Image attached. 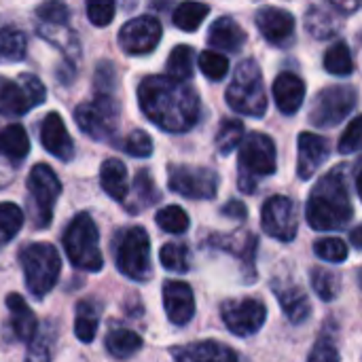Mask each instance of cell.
Wrapping results in <instances>:
<instances>
[{
    "mask_svg": "<svg viewBox=\"0 0 362 362\" xmlns=\"http://www.w3.org/2000/svg\"><path fill=\"white\" fill-rule=\"evenodd\" d=\"M19 263L25 276V286L32 293V297L42 299L53 291L62 272V261L51 244L47 242L28 244L19 252Z\"/></svg>",
    "mask_w": 362,
    "mask_h": 362,
    "instance_id": "cell-5",
    "label": "cell"
},
{
    "mask_svg": "<svg viewBox=\"0 0 362 362\" xmlns=\"http://www.w3.org/2000/svg\"><path fill=\"white\" fill-rule=\"evenodd\" d=\"M157 225L172 235H180L189 229V216L180 206H165L157 212Z\"/></svg>",
    "mask_w": 362,
    "mask_h": 362,
    "instance_id": "cell-39",
    "label": "cell"
},
{
    "mask_svg": "<svg viewBox=\"0 0 362 362\" xmlns=\"http://www.w3.org/2000/svg\"><path fill=\"white\" fill-rule=\"evenodd\" d=\"M159 259H161V265L170 272H176V274H187L189 272V250L185 244H165L159 252Z\"/></svg>",
    "mask_w": 362,
    "mask_h": 362,
    "instance_id": "cell-40",
    "label": "cell"
},
{
    "mask_svg": "<svg viewBox=\"0 0 362 362\" xmlns=\"http://www.w3.org/2000/svg\"><path fill=\"white\" fill-rule=\"evenodd\" d=\"M308 362H339V352H337V348H335L333 341L320 339V341L314 346V350L310 352Z\"/></svg>",
    "mask_w": 362,
    "mask_h": 362,
    "instance_id": "cell-47",
    "label": "cell"
},
{
    "mask_svg": "<svg viewBox=\"0 0 362 362\" xmlns=\"http://www.w3.org/2000/svg\"><path fill=\"white\" fill-rule=\"evenodd\" d=\"M333 11H339V13H354L361 4L358 2H339V0H331V4H329Z\"/></svg>",
    "mask_w": 362,
    "mask_h": 362,
    "instance_id": "cell-50",
    "label": "cell"
},
{
    "mask_svg": "<svg viewBox=\"0 0 362 362\" xmlns=\"http://www.w3.org/2000/svg\"><path fill=\"white\" fill-rule=\"evenodd\" d=\"M331 155V144L327 138L310 132L299 134V161H297V172L301 180H310L320 165L329 159Z\"/></svg>",
    "mask_w": 362,
    "mask_h": 362,
    "instance_id": "cell-19",
    "label": "cell"
},
{
    "mask_svg": "<svg viewBox=\"0 0 362 362\" xmlns=\"http://www.w3.org/2000/svg\"><path fill=\"white\" fill-rule=\"evenodd\" d=\"M36 17L45 28H66L70 11L62 2H45L36 8Z\"/></svg>",
    "mask_w": 362,
    "mask_h": 362,
    "instance_id": "cell-42",
    "label": "cell"
},
{
    "mask_svg": "<svg viewBox=\"0 0 362 362\" xmlns=\"http://www.w3.org/2000/svg\"><path fill=\"white\" fill-rule=\"evenodd\" d=\"M121 117V104L115 95L95 93L91 102L78 104L74 110L76 125L93 140H106L115 134Z\"/></svg>",
    "mask_w": 362,
    "mask_h": 362,
    "instance_id": "cell-8",
    "label": "cell"
},
{
    "mask_svg": "<svg viewBox=\"0 0 362 362\" xmlns=\"http://www.w3.org/2000/svg\"><path fill=\"white\" fill-rule=\"evenodd\" d=\"M30 153V140L19 123L0 129V155L11 161H21Z\"/></svg>",
    "mask_w": 362,
    "mask_h": 362,
    "instance_id": "cell-30",
    "label": "cell"
},
{
    "mask_svg": "<svg viewBox=\"0 0 362 362\" xmlns=\"http://www.w3.org/2000/svg\"><path fill=\"white\" fill-rule=\"evenodd\" d=\"M64 248L70 263L85 272H100L104 267L100 250V233L87 212L76 214L64 231Z\"/></svg>",
    "mask_w": 362,
    "mask_h": 362,
    "instance_id": "cell-6",
    "label": "cell"
},
{
    "mask_svg": "<svg viewBox=\"0 0 362 362\" xmlns=\"http://www.w3.org/2000/svg\"><path fill=\"white\" fill-rule=\"evenodd\" d=\"M163 308L172 325L187 327L195 316V297L193 288L187 282L168 280L163 284Z\"/></svg>",
    "mask_w": 362,
    "mask_h": 362,
    "instance_id": "cell-16",
    "label": "cell"
},
{
    "mask_svg": "<svg viewBox=\"0 0 362 362\" xmlns=\"http://www.w3.org/2000/svg\"><path fill=\"white\" fill-rule=\"evenodd\" d=\"M174 362H238V354L218 341H197L172 348Z\"/></svg>",
    "mask_w": 362,
    "mask_h": 362,
    "instance_id": "cell-21",
    "label": "cell"
},
{
    "mask_svg": "<svg viewBox=\"0 0 362 362\" xmlns=\"http://www.w3.org/2000/svg\"><path fill=\"white\" fill-rule=\"evenodd\" d=\"M310 280H312V288L322 301H333L341 293V278L337 272H331L325 267H312Z\"/></svg>",
    "mask_w": 362,
    "mask_h": 362,
    "instance_id": "cell-34",
    "label": "cell"
},
{
    "mask_svg": "<svg viewBox=\"0 0 362 362\" xmlns=\"http://www.w3.org/2000/svg\"><path fill=\"white\" fill-rule=\"evenodd\" d=\"M361 140H362V117H354L344 136L339 138V153L341 155H354L361 151Z\"/></svg>",
    "mask_w": 362,
    "mask_h": 362,
    "instance_id": "cell-44",
    "label": "cell"
},
{
    "mask_svg": "<svg viewBox=\"0 0 362 362\" xmlns=\"http://www.w3.org/2000/svg\"><path fill=\"white\" fill-rule=\"evenodd\" d=\"M6 308L11 312V325H13V333L19 341H34L36 331H38V320L34 316V312L28 308V303L23 301L21 295L11 293L6 297Z\"/></svg>",
    "mask_w": 362,
    "mask_h": 362,
    "instance_id": "cell-25",
    "label": "cell"
},
{
    "mask_svg": "<svg viewBox=\"0 0 362 362\" xmlns=\"http://www.w3.org/2000/svg\"><path fill=\"white\" fill-rule=\"evenodd\" d=\"M227 104L231 110L246 117H263L267 112V93L263 85V72L255 59H244L233 72L227 87Z\"/></svg>",
    "mask_w": 362,
    "mask_h": 362,
    "instance_id": "cell-4",
    "label": "cell"
},
{
    "mask_svg": "<svg viewBox=\"0 0 362 362\" xmlns=\"http://www.w3.org/2000/svg\"><path fill=\"white\" fill-rule=\"evenodd\" d=\"M246 42V34L240 28V23L231 17H218L210 30H208V45L221 51H229V53H238L240 47Z\"/></svg>",
    "mask_w": 362,
    "mask_h": 362,
    "instance_id": "cell-24",
    "label": "cell"
},
{
    "mask_svg": "<svg viewBox=\"0 0 362 362\" xmlns=\"http://www.w3.org/2000/svg\"><path fill=\"white\" fill-rule=\"evenodd\" d=\"M117 267L134 282H148L153 278L151 265V240L142 227H129L119 233L115 248Z\"/></svg>",
    "mask_w": 362,
    "mask_h": 362,
    "instance_id": "cell-7",
    "label": "cell"
},
{
    "mask_svg": "<svg viewBox=\"0 0 362 362\" xmlns=\"http://www.w3.org/2000/svg\"><path fill=\"white\" fill-rule=\"evenodd\" d=\"M197 62H199V70L210 81H223L229 72V59L216 51H202Z\"/></svg>",
    "mask_w": 362,
    "mask_h": 362,
    "instance_id": "cell-41",
    "label": "cell"
},
{
    "mask_svg": "<svg viewBox=\"0 0 362 362\" xmlns=\"http://www.w3.org/2000/svg\"><path fill=\"white\" fill-rule=\"evenodd\" d=\"M352 244H354L356 248H361V227H356V229L352 231Z\"/></svg>",
    "mask_w": 362,
    "mask_h": 362,
    "instance_id": "cell-51",
    "label": "cell"
},
{
    "mask_svg": "<svg viewBox=\"0 0 362 362\" xmlns=\"http://www.w3.org/2000/svg\"><path fill=\"white\" fill-rule=\"evenodd\" d=\"M47 89L34 74H19L17 78L0 76V115L19 117L42 104Z\"/></svg>",
    "mask_w": 362,
    "mask_h": 362,
    "instance_id": "cell-9",
    "label": "cell"
},
{
    "mask_svg": "<svg viewBox=\"0 0 362 362\" xmlns=\"http://www.w3.org/2000/svg\"><path fill=\"white\" fill-rule=\"evenodd\" d=\"M25 57V36L13 25L0 28V64L19 62Z\"/></svg>",
    "mask_w": 362,
    "mask_h": 362,
    "instance_id": "cell-32",
    "label": "cell"
},
{
    "mask_svg": "<svg viewBox=\"0 0 362 362\" xmlns=\"http://www.w3.org/2000/svg\"><path fill=\"white\" fill-rule=\"evenodd\" d=\"M28 189L32 197V210L36 227H49L53 218V206L55 199L62 193V182L55 176V172L47 163H38L30 170L28 176Z\"/></svg>",
    "mask_w": 362,
    "mask_h": 362,
    "instance_id": "cell-11",
    "label": "cell"
},
{
    "mask_svg": "<svg viewBox=\"0 0 362 362\" xmlns=\"http://www.w3.org/2000/svg\"><path fill=\"white\" fill-rule=\"evenodd\" d=\"M274 98L284 115H295L305 100V83L293 72H282L274 81Z\"/></svg>",
    "mask_w": 362,
    "mask_h": 362,
    "instance_id": "cell-23",
    "label": "cell"
},
{
    "mask_svg": "<svg viewBox=\"0 0 362 362\" xmlns=\"http://www.w3.org/2000/svg\"><path fill=\"white\" fill-rule=\"evenodd\" d=\"M208 11H210V6L204 4V2H182V4L176 6L172 21H174L176 28H180L185 32H193V30H197L202 25Z\"/></svg>",
    "mask_w": 362,
    "mask_h": 362,
    "instance_id": "cell-35",
    "label": "cell"
},
{
    "mask_svg": "<svg viewBox=\"0 0 362 362\" xmlns=\"http://www.w3.org/2000/svg\"><path fill=\"white\" fill-rule=\"evenodd\" d=\"M221 214H225V216H229V218H235V221H244L246 214H248V210H246V206H244L242 202L231 199L227 206L221 208Z\"/></svg>",
    "mask_w": 362,
    "mask_h": 362,
    "instance_id": "cell-49",
    "label": "cell"
},
{
    "mask_svg": "<svg viewBox=\"0 0 362 362\" xmlns=\"http://www.w3.org/2000/svg\"><path fill=\"white\" fill-rule=\"evenodd\" d=\"M100 185L104 189V193L108 197H112L115 202H123L127 199L129 187H127V168L121 159H106L100 168Z\"/></svg>",
    "mask_w": 362,
    "mask_h": 362,
    "instance_id": "cell-26",
    "label": "cell"
},
{
    "mask_svg": "<svg viewBox=\"0 0 362 362\" xmlns=\"http://www.w3.org/2000/svg\"><path fill=\"white\" fill-rule=\"evenodd\" d=\"M257 28L261 30V34L265 36L267 42L284 47L295 36V17L286 8L263 6L257 13Z\"/></svg>",
    "mask_w": 362,
    "mask_h": 362,
    "instance_id": "cell-17",
    "label": "cell"
},
{
    "mask_svg": "<svg viewBox=\"0 0 362 362\" xmlns=\"http://www.w3.org/2000/svg\"><path fill=\"white\" fill-rule=\"evenodd\" d=\"M142 348V337L129 329H115L106 335V350L115 358H129Z\"/></svg>",
    "mask_w": 362,
    "mask_h": 362,
    "instance_id": "cell-31",
    "label": "cell"
},
{
    "mask_svg": "<svg viewBox=\"0 0 362 362\" xmlns=\"http://www.w3.org/2000/svg\"><path fill=\"white\" fill-rule=\"evenodd\" d=\"M221 318L233 335L250 337L263 329L267 318V308L263 305V301L252 297L229 299L221 305Z\"/></svg>",
    "mask_w": 362,
    "mask_h": 362,
    "instance_id": "cell-13",
    "label": "cell"
},
{
    "mask_svg": "<svg viewBox=\"0 0 362 362\" xmlns=\"http://www.w3.org/2000/svg\"><path fill=\"white\" fill-rule=\"evenodd\" d=\"M40 142L59 161H70L74 157V142L66 129L64 119L57 112H49L40 123Z\"/></svg>",
    "mask_w": 362,
    "mask_h": 362,
    "instance_id": "cell-20",
    "label": "cell"
},
{
    "mask_svg": "<svg viewBox=\"0 0 362 362\" xmlns=\"http://www.w3.org/2000/svg\"><path fill=\"white\" fill-rule=\"evenodd\" d=\"M261 225L263 231L280 242H293L299 229L297 221V206L291 197L274 195L265 202L261 210Z\"/></svg>",
    "mask_w": 362,
    "mask_h": 362,
    "instance_id": "cell-14",
    "label": "cell"
},
{
    "mask_svg": "<svg viewBox=\"0 0 362 362\" xmlns=\"http://www.w3.org/2000/svg\"><path fill=\"white\" fill-rule=\"evenodd\" d=\"M358 102V93L350 85H333L322 89L310 110V121L316 127H335L339 125L354 108Z\"/></svg>",
    "mask_w": 362,
    "mask_h": 362,
    "instance_id": "cell-10",
    "label": "cell"
},
{
    "mask_svg": "<svg viewBox=\"0 0 362 362\" xmlns=\"http://www.w3.org/2000/svg\"><path fill=\"white\" fill-rule=\"evenodd\" d=\"M325 70L335 76H348L354 72V59L344 40H337L335 45L329 47L325 55Z\"/></svg>",
    "mask_w": 362,
    "mask_h": 362,
    "instance_id": "cell-36",
    "label": "cell"
},
{
    "mask_svg": "<svg viewBox=\"0 0 362 362\" xmlns=\"http://www.w3.org/2000/svg\"><path fill=\"white\" fill-rule=\"evenodd\" d=\"M208 246L233 255L235 259L242 261L246 272H255V257H257L259 242L252 231L240 229V231H231V233H212L208 238Z\"/></svg>",
    "mask_w": 362,
    "mask_h": 362,
    "instance_id": "cell-18",
    "label": "cell"
},
{
    "mask_svg": "<svg viewBox=\"0 0 362 362\" xmlns=\"http://www.w3.org/2000/svg\"><path fill=\"white\" fill-rule=\"evenodd\" d=\"M193 49L189 45H178L172 49L170 57H168V64H165V70H168V76L178 81V83H185L193 76Z\"/></svg>",
    "mask_w": 362,
    "mask_h": 362,
    "instance_id": "cell-33",
    "label": "cell"
},
{
    "mask_svg": "<svg viewBox=\"0 0 362 362\" xmlns=\"http://www.w3.org/2000/svg\"><path fill=\"white\" fill-rule=\"evenodd\" d=\"M23 227V212L13 202L0 204V246H6Z\"/></svg>",
    "mask_w": 362,
    "mask_h": 362,
    "instance_id": "cell-37",
    "label": "cell"
},
{
    "mask_svg": "<svg viewBox=\"0 0 362 362\" xmlns=\"http://www.w3.org/2000/svg\"><path fill=\"white\" fill-rule=\"evenodd\" d=\"M36 339V337H34ZM25 362H51L49 356V344L45 341V337L36 339V341H30V350H28V356Z\"/></svg>",
    "mask_w": 362,
    "mask_h": 362,
    "instance_id": "cell-48",
    "label": "cell"
},
{
    "mask_svg": "<svg viewBox=\"0 0 362 362\" xmlns=\"http://www.w3.org/2000/svg\"><path fill=\"white\" fill-rule=\"evenodd\" d=\"M305 216L316 231H337L350 225L354 218V206L350 199L346 165H337L318 180L308 197Z\"/></svg>",
    "mask_w": 362,
    "mask_h": 362,
    "instance_id": "cell-2",
    "label": "cell"
},
{
    "mask_svg": "<svg viewBox=\"0 0 362 362\" xmlns=\"http://www.w3.org/2000/svg\"><path fill=\"white\" fill-rule=\"evenodd\" d=\"M159 199V191L155 187V180L151 178V174L146 170H140L134 178V187H132V197L127 204H123L127 208V212L138 214L140 210L153 206Z\"/></svg>",
    "mask_w": 362,
    "mask_h": 362,
    "instance_id": "cell-29",
    "label": "cell"
},
{
    "mask_svg": "<svg viewBox=\"0 0 362 362\" xmlns=\"http://www.w3.org/2000/svg\"><path fill=\"white\" fill-rule=\"evenodd\" d=\"M244 140V123L238 119H225L216 132V148L221 155L233 153Z\"/></svg>",
    "mask_w": 362,
    "mask_h": 362,
    "instance_id": "cell-38",
    "label": "cell"
},
{
    "mask_svg": "<svg viewBox=\"0 0 362 362\" xmlns=\"http://www.w3.org/2000/svg\"><path fill=\"white\" fill-rule=\"evenodd\" d=\"M115 11H117V4L115 2H89L87 4V17L93 25L98 28H104L112 21L115 17Z\"/></svg>",
    "mask_w": 362,
    "mask_h": 362,
    "instance_id": "cell-46",
    "label": "cell"
},
{
    "mask_svg": "<svg viewBox=\"0 0 362 362\" xmlns=\"http://www.w3.org/2000/svg\"><path fill=\"white\" fill-rule=\"evenodd\" d=\"M102 305L93 299H83L76 305V318H74V333L81 344H91L98 333Z\"/></svg>",
    "mask_w": 362,
    "mask_h": 362,
    "instance_id": "cell-27",
    "label": "cell"
},
{
    "mask_svg": "<svg viewBox=\"0 0 362 362\" xmlns=\"http://www.w3.org/2000/svg\"><path fill=\"white\" fill-rule=\"evenodd\" d=\"M314 252L327 263H344L348 259V244L339 238H325L314 244Z\"/></svg>",
    "mask_w": 362,
    "mask_h": 362,
    "instance_id": "cell-43",
    "label": "cell"
},
{
    "mask_svg": "<svg viewBox=\"0 0 362 362\" xmlns=\"http://www.w3.org/2000/svg\"><path fill=\"white\" fill-rule=\"evenodd\" d=\"M168 187L187 199H214L218 191V174L208 168L172 165L168 172Z\"/></svg>",
    "mask_w": 362,
    "mask_h": 362,
    "instance_id": "cell-12",
    "label": "cell"
},
{
    "mask_svg": "<svg viewBox=\"0 0 362 362\" xmlns=\"http://www.w3.org/2000/svg\"><path fill=\"white\" fill-rule=\"evenodd\" d=\"M274 295L282 305V312L293 325H301L310 318L312 305L303 288L297 284H286V282H274Z\"/></svg>",
    "mask_w": 362,
    "mask_h": 362,
    "instance_id": "cell-22",
    "label": "cell"
},
{
    "mask_svg": "<svg viewBox=\"0 0 362 362\" xmlns=\"http://www.w3.org/2000/svg\"><path fill=\"white\" fill-rule=\"evenodd\" d=\"M276 168V144L269 136L252 132L242 140L238 157V187L242 193L252 195L259 187V180L272 176Z\"/></svg>",
    "mask_w": 362,
    "mask_h": 362,
    "instance_id": "cell-3",
    "label": "cell"
},
{
    "mask_svg": "<svg viewBox=\"0 0 362 362\" xmlns=\"http://www.w3.org/2000/svg\"><path fill=\"white\" fill-rule=\"evenodd\" d=\"M339 25H341L339 17H335V15L329 11V6L314 4V6H310L308 13H305V28H308V32H310L314 38H318V40H327V38L335 36V34L339 32Z\"/></svg>",
    "mask_w": 362,
    "mask_h": 362,
    "instance_id": "cell-28",
    "label": "cell"
},
{
    "mask_svg": "<svg viewBox=\"0 0 362 362\" xmlns=\"http://www.w3.org/2000/svg\"><path fill=\"white\" fill-rule=\"evenodd\" d=\"M138 102L151 123L170 134L189 132L199 119V95L170 76H146L138 85Z\"/></svg>",
    "mask_w": 362,
    "mask_h": 362,
    "instance_id": "cell-1",
    "label": "cell"
},
{
    "mask_svg": "<svg viewBox=\"0 0 362 362\" xmlns=\"http://www.w3.org/2000/svg\"><path fill=\"white\" fill-rule=\"evenodd\" d=\"M123 151L129 153L132 157H151L153 155V140L148 134L140 132V129H134L125 142H123Z\"/></svg>",
    "mask_w": 362,
    "mask_h": 362,
    "instance_id": "cell-45",
    "label": "cell"
},
{
    "mask_svg": "<svg viewBox=\"0 0 362 362\" xmlns=\"http://www.w3.org/2000/svg\"><path fill=\"white\" fill-rule=\"evenodd\" d=\"M161 32L163 30L157 17L142 15V17L129 19L119 30V45L129 55H146L159 45Z\"/></svg>",
    "mask_w": 362,
    "mask_h": 362,
    "instance_id": "cell-15",
    "label": "cell"
}]
</instances>
